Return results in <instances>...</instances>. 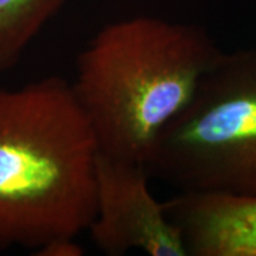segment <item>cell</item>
Returning a JSON list of instances; mask_svg holds the SVG:
<instances>
[{
    "mask_svg": "<svg viewBox=\"0 0 256 256\" xmlns=\"http://www.w3.org/2000/svg\"><path fill=\"white\" fill-rule=\"evenodd\" d=\"M220 52L191 23L134 16L101 28L77 56L72 82L101 154L148 164Z\"/></svg>",
    "mask_w": 256,
    "mask_h": 256,
    "instance_id": "obj_1",
    "label": "cell"
},
{
    "mask_svg": "<svg viewBox=\"0 0 256 256\" xmlns=\"http://www.w3.org/2000/svg\"><path fill=\"white\" fill-rule=\"evenodd\" d=\"M98 154L70 82L0 88V248L37 250L87 230Z\"/></svg>",
    "mask_w": 256,
    "mask_h": 256,
    "instance_id": "obj_2",
    "label": "cell"
},
{
    "mask_svg": "<svg viewBox=\"0 0 256 256\" xmlns=\"http://www.w3.org/2000/svg\"><path fill=\"white\" fill-rule=\"evenodd\" d=\"M146 168L180 191L256 195V47L220 52Z\"/></svg>",
    "mask_w": 256,
    "mask_h": 256,
    "instance_id": "obj_3",
    "label": "cell"
},
{
    "mask_svg": "<svg viewBox=\"0 0 256 256\" xmlns=\"http://www.w3.org/2000/svg\"><path fill=\"white\" fill-rule=\"evenodd\" d=\"M146 164L98 154L96 212L88 232L97 249L110 256L144 252L150 256H188L181 229L165 202L150 190Z\"/></svg>",
    "mask_w": 256,
    "mask_h": 256,
    "instance_id": "obj_4",
    "label": "cell"
},
{
    "mask_svg": "<svg viewBox=\"0 0 256 256\" xmlns=\"http://www.w3.org/2000/svg\"><path fill=\"white\" fill-rule=\"evenodd\" d=\"M191 256H256V195L180 191L165 202Z\"/></svg>",
    "mask_w": 256,
    "mask_h": 256,
    "instance_id": "obj_5",
    "label": "cell"
},
{
    "mask_svg": "<svg viewBox=\"0 0 256 256\" xmlns=\"http://www.w3.org/2000/svg\"><path fill=\"white\" fill-rule=\"evenodd\" d=\"M67 0H0V70L18 63Z\"/></svg>",
    "mask_w": 256,
    "mask_h": 256,
    "instance_id": "obj_6",
    "label": "cell"
},
{
    "mask_svg": "<svg viewBox=\"0 0 256 256\" xmlns=\"http://www.w3.org/2000/svg\"><path fill=\"white\" fill-rule=\"evenodd\" d=\"M40 256H82L84 248L76 240V238H58L50 240L34 250Z\"/></svg>",
    "mask_w": 256,
    "mask_h": 256,
    "instance_id": "obj_7",
    "label": "cell"
}]
</instances>
